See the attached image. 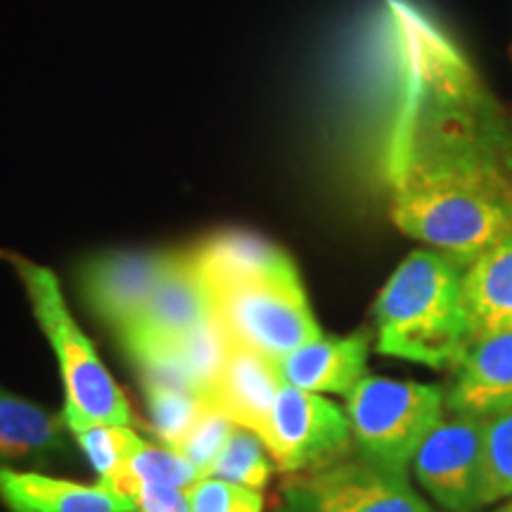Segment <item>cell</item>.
Returning <instances> with one entry per match:
<instances>
[{"label": "cell", "instance_id": "6da1fadb", "mask_svg": "<svg viewBox=\"0 0 512 512\" xmlns=\"http://www.w3.org/2000/svg\"><path fill=\"white\" fill-rule=\"evenodd\" d=\"M392 17V219L413 240L470 264L512 233V136L441 34L399 3Z\"/></svg>", "mask_w": 512, "mask_h": 512}, {"label": "cell", "instance_id": "7a4b0ae2", "mask_svg": "<svg viewBox=\"0 0 512 512\" xmlns=\"http://www.w3.org/2000/svg\"><path fill=\"white\" fill-rule=\"evenodd\" d=\"M465 266L437 249L406 256L375 299L377 351L434 370L456 368L475 342Z\"/></svg>", "mask_w": 512, "mask_h": 512}, {"label": "cell", "instance_id": "3957f363", "mask_svg": "<svg viewBox=\"0 0 512 512\" xmlns=\"http://www.w3.org/2000/svg\"><path fill=\"white\" fill-rule=\"evenodd\" d=\"M15 268L27 292L31 311L55 349L64 384V406L74 408L86 418L107 425H131V408L117 382L102 366L93 344L83 335L64 302L60 280L50 268L24 259L19 254H3Z\"/></svg>", "mask_w": 512, "mask_h": 512}, {"label": "cell", "instance_id": "277c9868", "mask_svg": "<svg viewBox=\"0 0 512 512\" xmlns=\"http://www.w3.org/2000/svg\"><path fill=\"white\" fill-rule=\"evenodd\" d=\"M446 396L434 384L363 377L347 394L351 437L361 458L406 475L415 453L444 418Z\"/></svg>", "mask_w": 512, "mask_h": 512}, {"label": "cell", "instance_id": "5b68a950", "mask_svg": "<svg viewBox=\"0 0 512 512\" xmlns=\"http://www.w3.org/2000/svg\"><path fill=\"white\" fill-rule=\"evenodd\" d=\"M216 316L240 347L280 361L323 337L297 266L214 287Z\"/></svg>", "mask_w": 512, "mask_h": 512}, {"label": "cell", "instance_id": "8992f818", "mask_svg": "<svg viewBox=\"0 0 512 512\" xmlns=\"http://www.w3.org/2000/svg\"><path fill=\"white\" fill-rule=\"evenodd\" d=\"M283 512H434L401 472L366 458H337L283 486Z\"/></svg>", "mask_w": 512, "mask_h": 512}, {"label": "cell", "instance_id": "52a82bcc", "mask_svg": "<svg viewBox=\"0 0 512 512\" xmlns=\"http://www.w3.org/2000/svg\"><path fill=\"white\" fill-rule=\"evenodd\" d=\"M261 439L280 472H304L342 458L351 425L347 413L332 401L283 384Z\"/></svg>", "mask_w": 512, "mask_h": 512}, {"label": "cell", "instance_id": "ba28073f", "mask_svg": "<svg viewBox=\"0 0 512 512\" xmlns=\"http://www.w3.org/2000/svg\"><path fill=\"white\" fill-rule=\"evenodd\" d=\"M413 472L441 508L477 512L484 505V418H441L415 453Z\"/></svg>", "mask_w": 512, "mask_h": 512}, {"label": "cell", "instance_id": "9c48e42d", "mask_svg": "<svg viewBox=\"0 0 512 512\" xmlns=\"http://www.w3.org/2000/svg\"><path fill=\"white\" fill-rule=\"evenodd\" d=\"M214 318V292L197 266L195 254L174 252L171 266L147 299L145 309L117 337L126 354L136 358L152 349L169 347Z\"/></svg>", "mask_w": 512, "mask_h": 512}, {"label": "cell", "instance_id": "30bf717a", "mask_svg": "<svg viewBox=\"0 0 512 512\" xmlns=\"http://www.w3.org/2000/svg\"><path fill=\"white\" fill-rule=\"evenodd\" d=\"M171 259L174 252H107L95 256L81 271L86 302L102 323L119 335L145 309Z\"/></svg>", "mask_w": 512, "mask_h": 512}, {"label": "cell", "instance_id": "8fae6325", "mask_svg": "<svg viewBox=\"0 0 512 512\" xmlns=\"http://www.w3.org/2000/svg\"><path fill=\"white\" fill-rule=\"evenodd\" d=\"M444 396L453 415L486 418L512 406V330L475 339Z\"/></svg>", "mask_w": 512, "mask_h": 512}, {"label": "cell", "instance_id": "7c38bea8", "mask_svg": "<svg viewBox=\"0 0 512 512\" xmlns=\"http://www.w3.org/2000/svg\"><path fill=\"white\" fill-rule=\"evenodd\" d=\"M370 339L366 332L347 337H320L275 361L280 377L304 392L347 396L366 377Z\"/></svg>", "mask_w": 512, "mask_h": 512}, {"label": "cell", "instance_id": "4fadbf2b", "mask_svg": "<svg viewBox=\"0 0 512 512\" xmlns=\"http://www.w3.org/2000/svg\"><path fill=\"white\" fill-rule=\"evenodd\" d=\"M0 501L10 512H136L138 503L105 484H76L67 479L0 467Z\"/></svg>", "mask_w": 512, "mask_h": 512}, {"label": "cell", "instance_id": "5bb4252c", "mask_svg": "<svg viewBox=\"0 0 512 512\" xmlns=\"http://www.w3.org/2000/svg\"><path fill=\"white\" fill-rule=\"evenodd\" d=\"M283 384L275 361L235 344L211 392V403L221 408L235 425L261 437Z\"/></svg>", "mask_w": 512, "mask_h": 512}, {"label": "cell", "instance_id": "9a60e30c", "mask_svg": "<svg viewBox=\"0 0 512 512\" xmlns=\"http://www.w3.org/2000/svg\"><path fill=\"white\" fill-rule=\"evenodd\" d=\"M463 294L475 339L512 330V233L465 266Z\"/></svg>", "mask_w": 512, "mask_h": 512}, {"label": "cell", "instance_id": "2e32d148", "mask_svg": "<svg viewBox=\"0 0 512 512\" xmlns=\"http://www.w3.org/2000/svg\"><path fill=\"white\" fill-rule=\"evenodd\" d=\"M62 415L0 389V465L50 463L64 451Z\"/></svg>", "mask_w": 512, "mask_h": 512}, {"label": "cell", "instance_id": "e0dca14e", "mask_svg": "<svg viewBox=\"0 0 512 512\" xmlns=\"http://www.w3.org/2000/svg\"><path fill=\"white\" fill-rule=\"evenodd\" d=\"M211 290L238 280L287 271L294 261L273 242L249 233H223L192 249Z\"/></svg>", "mask_w": 512, "mask_h": 512}, {"label": "cell", "instance_id": "ac0fdd59", "mask_svg": "<svg viewBox=\"0 0 512 512\" xmlns=\"http://www.w3.org/2000/svg\"><path fill=\"white\" fill-rule=\"evenodd\" d=\"M124 467H126V496L133 498L138 484L171 486V489H188L202 479L197 467L169 446L147 444L131 427H126L124 441Z\"/></svg>", "mask_w": 512, "mask_h": 512}, {"label": "cell", "instance_id": "d6986e66", "mask_svg": "<svg viewBox=\"0 0 512 512\" xmlns=\"http://www.w3.org/2000/svg\"><path fill=\"white\" fill-rule=\"evenodd\" d=\"M62 418L67 422V430L74 434V439L79 441L83 453H86L88 460H91L100 484L110 486V489L117 491V494L126 496V482H128L126 467H124L126 427L91 420L69 406H64Z\"/></svg>", "mask_w": 512, "mask_h": 512}, {"label": "cell", "instance_id": "ffe728a7", "mask_svg": "<svg viewBox=\"0 0 512 512\" xmlns=\"http://www.w3.org/2000/svg\"><path fill=\"white\" fill-rule=\"evenodd\" d=\"M143 387L152 427H155L157 437L169 448L181 444L185 434L192 430V425L200 420V415L207 411L211 403L204 396L190 392V389L171 382L150 380V377H143Z\"/></svg>", "mask_w": 512, "mask_h": 512}, {"label": "cell", "instance_id": "44dd1931", "mask_svg": "<svg viewBox=\"0 0 512 512\" xmlns=\"http://www.w3.org/2000/svg\"><path fill=\"white\" fill-rule=\"evenodd\" d=\"M271 463L264 439L245 427H235L207 477L261 491L271 477Z\"/></svg>", "mask_w": 512, "mask_h": 512}, {"label": "cell", "instance_id": "7402d4cb", "mask_svg": "<svg viewBox=\"0 0 512 512\" xmlns=\"http://www.w3.org/2000/svg\"><path fill=\"white\" fill-rule=\"evenodd\" d=\"M512 496V406L484 418L482 501Z\"/></svg>", "mask_w": 512, "mask_h": 512}, {"label": "cell", "instance_id": "603a6c76", "mask_svg": "<svg viewBox=\"0 0 512 512\" xmlns=\"http://www.w3.org/2000/svg\"><path fill=\"white\" fill-rule=\"evenodd\" d=\"M235 427L238 425L221 408L209 403L207 411L200 415V420L192 425V430L185 434L174 451L181 453L183 458H188L197 467V472L202 477H207L211 465L216 463V458H219V453L223 451V446H226V441L230 439Z\"/></svg>", "mask_w": 512, "mask_h": 512}, {"label": "cell", "instance_id": "cb8c5ba5", "mask_svg": "<svg viewBox=\"0 0 512 512\" xmlns=\"http://www.w3.org/2000/svg\"><path fill=\"white\" fill-rule=\"evenodd\" d=\"M188 501L190 512H264L259 491L214 477L188 486Z\"/></svg>", "mask_w": 512, "mask_h": 512}, {"label": "cell", "instance_id": "d4e9b609", "mask_svg": "<svg viewBox=\"0 0 512 512\" xmlns=\"http://www.w3.org/2000/svg\"><path fill=\"white\" fill-rule=\"evenodd\" d=\"M133 501L138 503L140 512H190L188 489L138 484Z\"/></svg>", "mask_w": 512, "mask_h": 512}, {"label": "cell", "instance_id": "484cf974", "mask_svg": "<svg viewBox=\"0 0 512 512\" xmlns=\"http://www.w3.org/2000/svg\"><path fill=\"white\" fill-rule=\"evenodd\" d=\"M498 512H512V503H510V505H505V508H503V510H498Z\"/></svg>", "mask_w": 512, "mask_h": 512}]
</instances>
